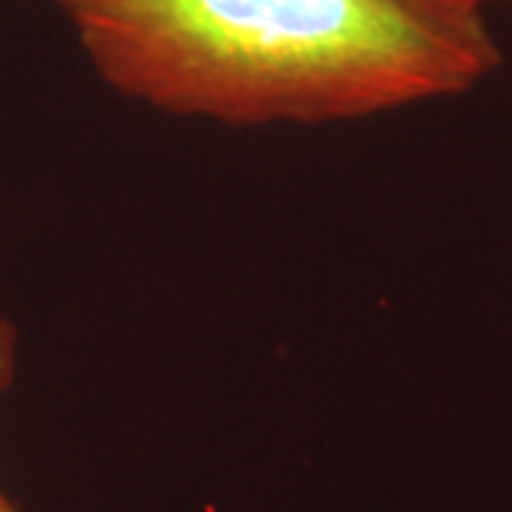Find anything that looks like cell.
I'll list each match as a JSON object with an SVG mask.
<instances>
[{
	"label": "cell",
	"mask_w": 512,
	"mask_h": 512,
	"mask_svg": "<svg viewBox=\"0 0 512 512\" xmlns=\"http://www.w3.org/2000/svg\"><path fill=\"white\" fill-rule=\"evenodd\" d=\"M510 3H512V0H510Z\"/></svg>",
	"instance_id": "cell-3"
},
{
	"label": "cell",
	"mask_w": 512,
	"mask_h": 512,
	"mask_svg": "<svg viewBox=\"0 0 512 512\" xmlns=\"http://www.w3.org/2000/svg\"><path fill=\"white\" fill-rule=\"evenodd\" d=\"M100 80L234 128L325 126L498 72L487 0H52Z\"/></svg>",
	"instance_id": "cell-1"
},
{
	"label": "cell",
	"mask_w": 512,
	"mask_h": 512,
	"mask_svg": "<svg viewBox=\"0 0 512 512\" xmlns=\"http://www.w3.org/2000/svg\"><path fill=\"white\" fill-rule=\"evenodd\" d=\"M15 367H18V330H15L12 322L0 319V399L12 387ZM0 512H20L15 507V501L3 490H0Z\"/></svg>",
	"instance_id": "cell-2"
}]
</instances>
